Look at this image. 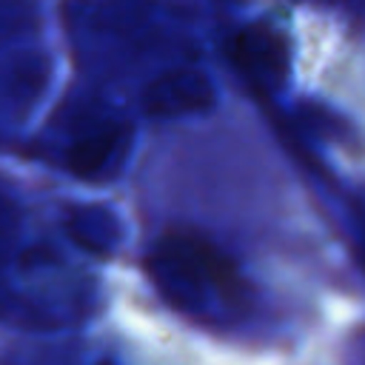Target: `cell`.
I'll return each mask as SVG.
<instances>
[{"mask_svg": "<svg viewBox=\"0 0 365 365\" xmlns=\"http://www.w3.org/2000/svg\"><path fill=\"white\" fill-rule=\"evenodd\" d=\"M145 271L165 302L191 317H208L245 299L237 265L194 234H165L148 254Z\"/></svg>", "mask_w": 365, "mask_h": 365, "instance_id": "obj_1", "label": "cell"}, {"mask_svg": "<svg viewBox=\"0 0 365 365\" xmlns=\"http://www.w3.org/2000/svg\"><path fill=\"white\" fill-rule=\"evenodd\" d=\"M214 106V86L197 68H171L143 88V111L151 117H182Z\"/></svg>", "mask_w": 365, "mask_h": 365, "instance_id": "obj_2", "label": "cell"}, {"mask_svg": "<svg viewBox=\"0 0 365 365\" xmlns=\"http://www.w3.org/2000/svg\"><path fill=\"white\" fill-rule=\"evenodd\" d=\"M234 60L237 66L259 86H279L288 74V46L279 31L265 23L245 26L234 37Z\"/></svg>", "mask_w": 365, "mask_h": 365, "instance_id": "obj_3", "label": "cell"}, {"mask_svg": "<svg viewBox=\"0 0 365 365\" xmlns=\"http://www.w3.org/2000/svg\"><path fill=\"white\" fill-rule=\"evenodd\" d=\"M128 134H131L128 125H117V123H103V125L86 131L68 148V168H71V174L86 177V180L100 177L125 151Z\"/></svg>", "mask_w": 365, "mask_h": 365, "instance_id": "obj_4", "label": "cell"}, {"mask_svg": "<svg viewBox=\"0 0 365 365\" xmlns=\"http://www.w3.org/2000/svg\"><path fill=\"white\" fill-rule=\"evenodd\" d=\"M66 231L74 245L88 254H111L120 242V220L106 205H77L66 217Z\"/></svg>", "mask_w": 365, "mask_h": 365, "instance_id": "obj_5", "label": "cell"}, {"mask_svg": "<svg viewBox=\"0 0 365 365\" xmlns=\"http://www.w3.org/2000/svg\"><path fill=\"white\" fill-rule=\"evenodd\" d=\"M37 26V9L31 0H0V46H9Z\"/></svg>", "mask_w": 365, "mask_h": 365, "instance_id": "obj_6", "label": "cell"}, {"mask_svg": "<svg viewBox=\"0 0 365 365\" xmlns=\"http://www.w3.org/2000/svg\"><path fill=\"white\" fill-rule=\"evenodd\" d=\"M43 80H46V66L40 54H26L23 60H17V66L9 74V94L14 100H31L40 91Z\"/></svg>", "mask_w": 365, "mask_h": 365, "instance_id": "obj_7", "label": "cell"}, {"mask_svg": "<svg viewBox=\"0 0 365 365\" xmlns=\"http://www.w3.org/2000/svg\"><path fill=\"white\" fill-rule=\"evenodd\" d=\"M17 234H20V211H17L14 200H9L6 194H0V268L14 254Z\"/></svg>", "mask_w": 365, "mask_h": 365, "instance_id": "obj_8", "label": "cell"}, {"mask_svg": "<svg viewBox=\"0 0 365 365\" xmlns=\"http://www.w3.org/2000/svg\"><path fill=\"white\" fill-rule=\"evenodd\" d=\"M97 365H114V362H108V359H103V362H97Z\"/></svg>", "mask_w": 365, "mask_h": 365, "instance_id": "obj_9", "label": "cell"}]
</instances>
